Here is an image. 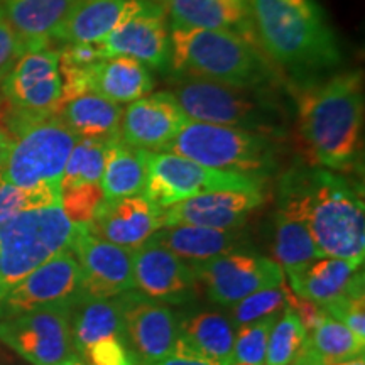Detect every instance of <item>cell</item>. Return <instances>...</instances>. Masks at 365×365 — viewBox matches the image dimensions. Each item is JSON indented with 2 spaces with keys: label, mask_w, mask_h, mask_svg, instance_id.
Here are the masks:
<instances>
[{
  "label": "cell",
  "mask_w": 365,
  "mask_h": 365,
  "mask_svg": "<svg viewBox=\"0 0 365 365\" xmlns=\"http://www.w3.org/2000/svg\"><path fill=\"white\" fill-rule=\"evenodd\" d=\"M296 127L309 166L359 173L364 164V75L333 73L291 83Z\"/></svg>",
  "instance_id": "6da1fadb"
},
{
  "label": "cell",
  "mask_w": 365,
  "mask_h": 365,
  "mask_svg": "<svg viewBox=\"0 0 365 365\" xmlns=\"http://www.w3.org/2000/svg\"><path fill=\"white\" fill-rule=\"evenodd\" d=\"M277 208L307 225L323 257L362 267L365 205L362 186L319 166H296L279 180Z\"/></svg>",
  "instance_id": "7a4b0ae2"
},
{
  "label": "cell",
  "mask_w": 365,
  "mask_h": 365,
  "mask_svg": "<svg viewBox=\"0 0 365 365\" xmlns=\"http://www.w3.org/2000/svg\"><path fill=\"white\" fill-rule=\"evenodd\" d=\"M255 39L293 83L325 78L341 51L317 0H250Z\"/></svg>",
  "instance_id": "3957f363"
},
{
  "label": "cell",
  "mask_w": 365,
  "mask_h": 365,
  "mask_svg": "<svg viewBox=\"0 0 365 365\" xmlns=\"http://www.w3.org/2000/svg\"><path fill=\"white\" fill-rule=\"evenodd\" d=\"M171 75L196 76L237 88H286L284 73L259 43L230 31L171 29Z\"/></svg>",
  "instance_id": "277c9868"
},
{
  "label": "cell",
  "mask_w": 365,
  "mask_h": 365,
  "mask_svg": "<svg viewBox=\"0 0 365 365\" xmlns=\"http://www.w3.org/2000/svg\"><path fill=\"white\" fill-rule=\"evenodd\" d=\"M173 95L190 120L284 137L293 110L287 90H254L188 75H171Z\"/></svg>",
  "instance_id": "5b68a950"
},
{
  "label": "cell",
  "mask_w": 365,
  "mask_h": 365,
  "mask_svg": "<svg viewBox=\"0 0 365 365\" xmlns=\"http://www.w3.org/2000/svg\"><path fill=\"white\" fill-rule=\"evenodd\" d=\"M14 145L0 180L27 190L46 188L61 193L63 171L80 137L56 113L39 118L4 115Z\"/></svg>",
  "instance_id": "8992f818"
},
{
  "label": "cell",
  "mask_w": 365,
  "mask_h": 365,
  "mask_svg": "<svg viewBox=\"0 0 365 365\" xmlns=\"http://www.w3.org/2000/svg\"><path fill=\"white\" fill-rule=\"evenodd\" d=\"M168 153L215 170L266 181L279 168L281 148L276 137L190 120Z\"/></svg>",
  "instance_id": "52a82bcc"
},
{
  "label": "cell",
  "mask_w": 365,
  "mask_h": 365,
  "mask_svg": "<svg viewBox=\"0 0 365 365\" xmlns=\"http://www.w3.org/2000/svg\"><path fill=\"white\" fill-rule=\"evenodd\" d=\"M76 223L59 205L22 212L0 225V299L49 259L70 247Z\"/></svg>",
  "instance_id": "ba28073f"
},
{
  "label": "cell",
  "mask_w": 365,
  "mask_h": 365,
  "mask_svg": "<svg viewBox=\"0 0 365 365\" xmlns=\"http://www.w3.org/2000/svg\"><path fill=\"white\" fill-rule=\"evenodd\" d=\"M148 181L143 196L154 207L166 210L191 196L212 191H262L257 178L222 171L173 153H145Z\"/></svg>",
  "instance_id": "9c48e42d"
},
{
  "label": "cell",
  "mask_w": 365,
  "mask_h": 365,
  "mask_svg": "<svg viewBox=\"0 0 365 365\" xmlns=\"http://www.w3.org/2000/svg\"><path fill=\"white\" fill-rule=\"evenodd\" d=\"M0 90L6 100V115H54L63 98L58 51L43 48L24 53L0 81Z\"/></svg>",
  "instance_id": "30bf717a"
},
{
  "label": "cell",
  "mask_w": 365,
  "mask_h": 365,
  "mask_svg": "<svg viewBox=\"0 0 365 365\" xmlns=\"http://www.w3.org/2000/svg\"><path fill=\"white\" fill-rule=\"evenodd\" d=\"M0 341L29 365H58L78 355L70 308H43L0 319Z\"/></svg>",
  "instance_id": "8fae6325"
},
{
  "label": "cell",
  "mask_w": 365,
  "mask_h": 365,
  "mask_svg": "<svg viewBox=\"0 0 365 365\" xmlns=\"http://www.w3.org/2000/svg\"><path fill=\"white\" fill-rule=\"evenodd\" d=\"M83 276L68 247L17 282L0 299V319L43 308L73 309L83 299Z\"/></svg>",
  "instance_id": "7c38bea8"
},
{
  "label": "cell",
  "mask_w": 365,
  "mask_h": 365,
  "mask_svg": "<svg viewBox=\"0 0 365 365\" xmlns=\"http://www.w3.org/2000/svg\"><path fill=\"white\" fill-rule=\"evenodd\" d=\"M191 267L207 286L208 298L223 307L284 282V272L276 261L242 250L191 264Z\"/></svg>",
  "instance_id": "4fadbf2b"
},
{
  "label": "cell",
  "mask_w": 365,
  "mask_h": 365,
  "mask_svg": "<svg viewBox=\"0 0 365 365\" xmlns=\"http://www.w3.org/2000/svg\"><path fill=\"white\" fill-rule=\"evenodd\" d=\"M70 249L83 276V299L113 298L134 289V249L98 239L76 223Z\"/></svg>",
  "instance_id": "5bb4252c"
},
{
  "label": "cell",
  "mask_w": 365,
  "mask_h": 365,
  "mask_svg": "<svg viewBox=\"0 0 365 365\" xmlns=\"http://www.w3.org/2000/svg\"><path fill=\"white\" fill-rule=\"evenodd\" d=\"M102 56H127L149 70L171 75V27L164 4L144 2L135 16L127 19L98 43Z\"/></svg>",
  "instance_id": "9a60e30c"
},
{
  "label": "cell",
  "mask_w": 365,
  "mask_h": 365,
  "mask_svg": "<svg viewBox=\"0 0 365 365\" xmlns=\"http://www.w3.org/2000/svg\"><path fill=\"white\" fill-rule=\"evenodd\" d=\"M125 341L140 365H153L175 354L178 340L176 314L139 291L120 294Z\"/></svg>",
  "instance_id": "2e32d148"
},
{
  "label": "cell",
  "mask_w": 365,
  "mask_h": 365,
  "mask_svg": "<svg viewBox=\"0 0 365 365\" xmlns=\"http://www.w3.org/2000/svg\"><path fill=\"white\" fill-rule=\"evenodd\" d=\"M190 122L173 91H158L134 100L124 108L120 140L132 148L159 153L168 150Z\"/></svg>",
  "instance_id": "e0dca14e"
},
{
  "label": "cell",
  "mask_w": 365,
  "mask_h": 365,
  "mask_svg": "<svg viewBox=\"0 0 365 365\" xmlns=\"http://www.w3.org/2000/svg\"><path fill=\"white\" fill-rule=\"evenodd\" d=\"M198 276L175 252L154 239L134 250V289L158 303L181 304L196 293Z\"/></svg>",
  "instance_id": "ac0fdd59"
},
{
  "label": "cell",
  "mask_w": 365,
  "mask_h": 365,
  "mask_svg": "<svg viewBox=\"0 0 365 365\" xmlns=\"http://www.w3.org/2000/svg\"><path fill=\"white\" fill-rule=\"evenodd\" d=\"M264 203V191H212L161 210V228L195 225L234 230L242 228L250 213Z\"/></svg>",
  "instance_id": "d6986e66"
},
{
  "label": "cell",
  "mask_w": 365,
  "mask_h": 365,
  "mask_svg": "<svg viewBox=\"0 0 365 365\" xmlns=\"http://www.w3.org/2000/svg\"><path fill=\"white\" fill-rule=\"evenodd\" d=\"M85 227L98 239L135 250L161 228V210L143 195L103 200Z\"/></svg>",
  "instance_id": "ffe728a7"
},
{
  "label": "cell",
  "mask_w": 365,
  "mask_h": 365,
  "mask_svg": "<svg viewBox=\"0 0 365 365\" xmlns=\"http://www.w3.org/2000/svg\"><path fill=\"white\" fill-rule=\"evenodd\" d=\"M171 29L230 31L255 41L250 6L237 0H166Z\"/></svg>",
  "instance_id": "44dd1931"
},
{
  "label": "cell",
  "mask_w": 365,
  "mask_h": 365,
  "mask_svg": "<svg viewBox=\"0 0 365 365\" xmlns=\"http://www.w3.org/2000/svg\"><path fill=\"white\" fill-rule=\"evenodd\" d=\"M76 4L78 0H0V19L33 51L49 48Z\"/></svg>",
  "instance_id": "7402d4cb"
},
{
  "label": "cell",
  "mask_w": 365,
  "mask_h": 365,
  "mask_svg": "<svg viewBox=\"0 0 365 365\" xmlns=\"http://www.w3.org/2000/svg\"><path fill=\"white\" fill-rule=\"evenodd\" d=\"M144 7L143 0H78L54 41L98 44Z\"/></svg>",
  "instance_id": "603a6c76"
},
{
  "label": "cell",
  "mask_w": 365,
  "mask_h": 365,
  "mask_svg": "<svg viewBox=\"0 0 365 365\" xmlns=\"http://www.w3.org/2000/svg\"><path fill=\"white\" fill-rule=\"evenodd\" d=\"M234 341L235 331L230 318L213 312L196 313L180 323L175 354L217 365H230Z\"/></svg>",
  "instance_id": "cb8c5ba5"
},
{
  "label": "cell",
  "mask_w": 365,
  "mask_h": 365,
  "mask_svg": "<svg viewBox=\"0 0 365 365\" xmlns=\"http://www.w3.org/2000/svg\"><path fill=\"white\" fill-rule=\"evenodd\" d=\"M88 91L115 103H130L154 90V76L140 61L127 56L105 58L88 66Z\"/></svg>",
  "instance_id": "d4e9b609"
},
{
  "label": "cell",
  "mask_w": 365,
  "mask_h": 365,
  "mask_svg": "<svg viewBox=\"0 0 365 365\" xmlns=\"http://www.w3.org/2000/svg\"><path fill=\"white\" fill-rule=\"evenodd\" d=\"M150 239L175 252L182 261L205 262L210 259L237 252L247 247L245 234L240 228L218 230V228L175 225L163 227Z\"/></svg>",
  "instance_id": "484cf974"
},
{
  "label": "cell",
  "mask_w": 365,
  "mask_h": 365,
  "mask_svg": "<svg viewBox=\"0 0 365 365\" xmlns=\"http://www.w3.org/2000/svg\"><path fill=\"white\" fill-rule=\"evenodd\" d=\"M56 115L80 139H120L124 107L93 91L76 95L58 108Z\"/></svg>",
  "instance_id": "4316f807"
},
{
  "label": "cell",
  "mask_w": 365,
  "mask_h": 365,
  "mask_svg": "<svg viewBox=\"0 0 365 365\" xmlns=\"http://www.w3.org/2000/svg\"><path fill=\"white\" fill-rule=\"evenodd\" d=\"M365 340H360L344 323L327 317L307 333L293 365H333L364 357Z\"/></svg>",
  "instance_id": "83f0119b"
},
{
  "label": "cell",
  "mask_w": 365,
  "mask_h": 365,
  "mask_svg": "<svg viewBox=\"0 0 365 365\" xmlns=\"http://www.w3.org/2000/svg\"><path fill=\"white\" fill-rule=\"evenodd\" d=\"M71 335L78 355L91 344L108 336H117L125 341L120 294L105 299H81L71 309Z\"/></svg>",
  "instance_id": "f1b7e54d"
},
{
  "label": "cell",
  "mask_w": 365,
  "mask_h": 365,
  "mask_svg": "<svg viewBox=\"0 0 365 365\" xmlns=\"http://www.w3.org/2000/svg\"><path fill=\"white\" fill-rule=\"evenodd\" d=\"M362 267L336 257H318L313 262L289 274L291 289L301 298L325 304L349 289L355 274Z\"/></svg>",
  "instance_id": "f546056e"
},
{
  "label": "cell",
  "mask_w": 365,
  "mask_h": 365,
  "mask_svg": "<svg viewBox=\"0 0 365 365\" xmlns=\"http://www.w3.org/2000/svg\"><path fill=\"white\" fill-rule=\"evenodd\" d=\"M145 153L148 150L132 148L120 139L108 144L107 163L100 178L103 200L127 198L144 193L148 181Z\"/></svg>",
  "instance_id": "4dcf8cb0"
},
{
  "label": "cell",
  "mask_w": 365,
  "mask_h": 365,
  "mask_svg": "<svg viewBox=\"0 0 365 365\" xmlns=\"http://www.w3.org/2000/svg\"><path fill=\"white\" fill-rule=\"evenodd\" d=\"M272 234L274 257L282 271L287 272V276L299 271L314 259L323 257L307 225L279 208L274 213Z\"/></svg>",
  "instance_id": "1f68e13d"
},
{
  "label": "cell",
  "mask_w": 365,
  "mask_h": 365,
  "mask_svg": "<svg viewBox=\"0 0 365 365\" xmlns=\"http://www.w3.org/2000/svg\"><path fill=\"white\" fill-rule=\"evenodd\" d=\"M110 143L112 140L80 139L68 158L59 190L88 185V182H100Z\"/></svg>",
  "instance_id": "d6a6232c"
},
{
  "label": "cell",
  "mask_w": 365,
  "mask_h": 365,
  "mask_svg": "<svg viewBox=\"0 0 365 365\" xmlns=\"http://www.w3.org/2000/svg\"><path fill=\"white\" fill-rule=\"evenodd\" d=\"M307 339V330L293 309L284 307V313L276 319L269 333L266 365H293Z\"/></svg>",
  "instance_id": "836d02e7"
},
{
  "label": "cell",
  "mask_w": 365,
  "mask_h": 365,
  "mask_svg": "<svg viewBox=\"0 0 365 365\" xmlns=\"http://www.w3.org/2000/svg\"><path fill=\"white\" fill-rule=\"evenodd\" d=\"M364 271L355 274L354 281L350 282L349 289L339 298L319 304L328 317L336 322L344 323L355 336L365 340V294H364Z\"/></svg>",
  "instance_id": "e575fe53"
},
{
  "label": "cell",
  "mask_w": 365,
  "mask_h": 365,
  "mask_svg": "<svg viewBox=\"0 0 365 365\" xmlns=\"http://www.w3.org/2000/svg\"><path fill=\"white\" fill-rule=\"evenodd\" d=\"M61 193L38 188L27 190L0 180V225L22 212L59 205Z\"/></svg>",
  "instance_id": "d590c367"
},
{
  "label": "cell",
  "mask_w": 365,
  "mask_h": 365,
  "mask_svg": "<svg viewBox=\"0 0 365 365\" xmlns=\"http://www.w3.org/2000/svg\"><path fill=\"white\" fill-rule=\"evenodd\" d=\"M284 284V282H282ZM282 284L279 287H269V289L257 291L247 298L237 301L232 308V325L242 327L257 319L279 314L286 307V294Z\"/></svg>",
  "instance_id": "8d00e7d4"
},
{
  "label": "cell",
  "mask_w": 365,
  "mask_h": 365,
  "mask_svg": "<svg viewBox=\"0 0 365 365\" xmlns=\"http://www.w3.org/2000/svg\"><path fill=\"white\" fill-rule=\"evenodd\" d=\"M102 202L103 191L100 182H88L61 190L59 207L73 223H88Z\"/></svg>",
  "instance_id": "74e56055"
},
{
  "label": "cell",
  "mask_w": 365,
  "mask_h": 365,
  "mask_svg": "<svg viewBox=\"0 0 365 365\" xmlns=\"http://www.w3.org/2000/svg\"><path fill=\"white\" fill-rule=\"evenodd\" d=\"M80 357L86 365H140L129 345L117 336L95 341Z\"/></svg>",
  "instance_id": "f35d334b"
},
{
  "label": "cell",
  "mask_w": 365,
  "mask_h": 365,
  "mask_svg": "<svg viewBox=\"0 0 365 365\" xmlns=\"http://www.w3.org/2000/svg\"><path fill=\"white\" fill-rule=\"evenodd\" d=\"M24 53H27L26 44L6 22L0 19V81Z\"/></svg>",
  "instance_id": "ab89813d"
},
{
  "label": "cell",
  "mask_w": 365,
  "mask_h": 365,
  "mask_svg": "<svg viewBox=\"0 0 365 365\" xmlns=\"http://www.w3.org/2000/svg\"><path fill=\"white\" fill-rule=\"evenodd\" d=\"M282 287H284V294H286V307L293 309L296 313V317L299 318L301 325H303L307 333L312 331L313 328L327 317V313L323 312V308L319 307V304L294 294L286 284H282Z\"/></svg>",
  "instance_id": "60d3db41"
},
{
  "label": "cell",
  "mask_w": 365,
  "mask_h": 365,
  "mask_svg": "<svg viewBox=\"0 0 365 365\" xmlns=\"http://www.w3.org/2000/svg\"><path fill=\"white\" fill-rule=\"evenodd\" d=\"M153 365H217V364L207 362V360L196 359V357H188V355L171 354V355H168V357L161 359L159 362L153 364Z\"/></svg>",
  "instance_id": "b9f144b4"
},
{
  "label": "cell",
  "mask_w": 365,
  "mask_h": 365,
  "mask_svg": "<svg viewBox=\"0 0 365 365\" xmlns=\"http://www.w3.org/2000/svg\"><path fill=\"white\" fill-rule=\"evenodd\" d=\"M12 145H14L12 135L9 134L6 129L0 127V171H2V168L6 166L9 156H11Z\"/></svg>",
  "instance_id": "7bdbcfd3"
},
{
  "label": "cell",
  "mask_w": 365,
  "mask_h": 365,
  "mask_svg": "<svg viewBox=\"0 0 365 365\" xmlns=\"http://www.w3.org/2000/svg\"><path fill=\"white\" fill-rule=\"evenodd\" d=\"M0 365H29V364H24V362H21V360H17V359H14V357H11V355L9 354H6V352H2V350H0Z\"/></svg>",
  "instance_id": "ee69618b"
},
{
  "label": "cell",
  "mask_w": 365,
  "mask_h": 365,
  "mask_svg": "<svg viewBox=\"0 0 365 365\" xmlns=\"http://www.w3.org/2000/svg\"><path fill=\"white\" fill-rule=\"evenodd\" d=\"M58 365H86V364H85V360L80 357V355H75V357L68 359V360H65V362H61Z\"/></svg>",
  "instance_id": "f6af8a7d"
},
{
  "label": "cell",
  "mask_w": 365,
  "mask_h": 365,
  "mask_svg": "<svg viewBox=\"0 0 365 365\" xmlns=\"http://www.w3.org/2000/svg\"><path fill=\"white\" fill-rule=\"evenodd\" d=\"M333 365H365L364 357L354 359V360H346V362H340V364H333Z\"/></svg>",
  "instance_id": "bcb514c9"
},
{
  "label": "cell",
  "mask_w": 365,
  "mask_h": 365,
  "mask_svg": "<svg viewBox=\"0 0 365 365\" xmlns=\"http://www.w3.org/2000/svg\"><path fill=\"white\" fill-rule=\"evenodd\" d=\"M143 2H154V4H164L166 0H143Z\"/></svg>",
  "instance_id": "7dc6e473"
},
{
  "label": "cell",
  "mask_w": 365,
  "mask_h": 365,
  "mask_svg": "<svg viewBox=\"0 0 365 365\" xmlns=\"http://www.w3.org/2000/svg\"><path fill=\"white\" fill-rule=\"evenodd\" d=\"M237 2L244 4V6H250V0H237Z\"/></svg>",
  "instance_id": "c3c4849f"
},
{
  "label": "cell",
  "mask_w": 365,
  "mask_h": 365,
  "mask_svg": "<svg viewBox=\"0 0 365 365\" xmlns=\"http://www.w3.org/2000/svg\"><path fill=\"white\" fill-rule=\"evenodd\" d=\"M0 105H2V98H0Z\"/></svg>",
  "instance_id": "681fc988"
}]
</instances>
